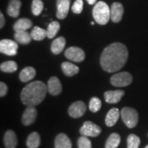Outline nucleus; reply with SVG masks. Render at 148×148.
Returning a JSON list of instances; mask_svg holds the SVG:
<instances>
[{"mask_svg":"<svg viewBox=\"0 0 148 148\" xmlns=\"http://www.w3.org/2000/svg\"><path fill=\"white\" fill-rule=\"evenodd\" d=\"M128 58L126 46L121 42H114L103 49L100 57L102 69L109 73L118 71L125 65Z\"/></svg>","mask_w":148,"mask_h":148,"instance_id":"f257e3e1","label":"nucleus"},{"mask_svg":"<svg viewBox=\"0 0 148 148\" xmlns=\"http://www.w3.org/2000/svg\"><path fill=\"white\" fill-rule=\"evenodd\" d=\"M47 87L44 82L34 81L27 84L21 92L22 103L27 106H36L45 99Z\"/></svg>","mask_w":148,"mask_h":148,"instance_id":"f03ea898","label":"nucleus"},{"mask_svg":"<svg viewBox=\"0 0 148 148\" xmlns=\"http://www.w3.org/2000/svg\"><path fill=\"white\" fill-rule=\"evenodd\" d=\"M94 19L99 25H106L110 18V10L103 1H98L92 9Z\"/></svg>","mask_w":148,"mask_h":148,"instance_id":"7ed1b4c3","label":"nucleus"},{"mask_svg":"<svg viewBox=\"0 0 148 148\" xmlns=\"http://www.w3.org/2000/svg\"><path fill=\"white\" fill-rule=\"evenodd\" d=\"M121 116L125 125L129 128H132L136 126L138 121V114L136 110L130 107L122 108Z\"/></svg>","mask_w":148,"mask_h":148,"instance_id":"20e7f679","label":"nucleus"},{"mask_svg":"<svg viewBox=\"0 0 148 148\" xmlns=\"http://www.w3.org/2000/svg\"><path fill=\"white\" fill-rule=\"evenodd\" d=\"M132 82V76L128 72L123 71L112 75L110 78V82L116 87H123L130 84Z\"/></svg>","mask_w":148,"mask_h":148,"instance_id":"39448f33","label":"nucleus"},{"mask_svg":"<svg viewBox=\"0 0 148 148\" xmlns=\"http://www.w3.org/2000/svg\"><path fill=\"white\" fill-rule=\"evenodd\" d=\"M101 132V127L91 121H85L79 130V132L82 136L96 137Z\"/></svg>","mask_w":148,"mask_h":148,"instance_id":"423d86ee","label":"nucleus"},{"mask_svg":"<svg viewBox=\"0 0 148 148\" xmlns=\"http://www.w3.org/2000/svg\"><path fill=\"white\" fill-rule=\"evenodd\" d=\"M18 44L10 39H3L0 41V51L7 56H15L17 53Z\"/></svg>","mask_w":148,"mask_h":148,"instance_id":"0eeeda50","label":"nucleus"},{"mask_svg":"<svg viewBox=\"0 0 148 148\" xmlns=\"http://www.w3.org/2000/svg\"><path fill=\"white\" fill-rule=\"evenodd\" d=\"M64 56L69 60L73 62H82L85 58V53L81 48L77 47H71L64 51Z\"/></svg>","mask_w":148,"mask_h":148,"instance_id":"6e6552de","label":"nucleus"},{"mask_svg":"<svg viewBox=\"0 0 148 148\" xmlns=\"http://www.w3.org/2000/svg\"><path fill=\"white\" fill-rule=\"evenodd\" d=\"M86 106L82 101H77L72 103L69 108V114L73 118L81 117L85 113Z\"/></svg>","mask_w":148,"mask_h":148,"instance_id":"1a4fd4ad","label":"nucleus"},{"mask_svg":"<svg viewBox=\"0 0 148 148\" xmlns=\"http://www.w3.org/2000/svg\"><path fill=\"white\" fill-rule=\"evenodd\" d=\"M37 110L34 106H27L22 115V123L24 125H29L36 121Z\"/></svg>","mask_w":148,"mask_h":148,"instance_id":"9d476101","label":"nucleus"},{"mask_svg":"<svg viewBox=\"0 0 148 148\" xmlns=\"http://www.w3.org/2000/svg\"><path fill=\"white\" fill-rule=\"evenodd\" d=\"M124 9L123 5L119 2H114L111 5L110 18L114 23H119L123 16Z\"/></svg>","mask_w":148,"mask_h":148,"instance_id":"9b49d317","label":"nucleus"},{"mask_svg":"<svg viewBox=\"0 0 148 148\" xmlns=\"http://www.w3.org/2000/svg\"><path fill=\"white\" fill-rule=\"evenodd\" d=\"M71 0H57L56 16L60 19H64L67 16Z\"/></svg>","mask_w":148,"mask_h":148,"instance_id":"f8f14e48","label":"nucleus"},{"mask_svg":"<svg viewBox=\"0 0 148 148\" xmlns=\"http://www.w3.org/2000/svg\"><path fill=\"white\" fill-rule=\"evenodd\" d=\"M47 90L51 95H58L62 91V84L57 77L53 76L47 82Z\"/></svg>","mask_w":148,"mask_h":148,"instance_id":"ddd939ff","label":"nucleus"},{"mask_svg":"<svg viewBox=\"0 0 148 148\" xmlns=\"http://www.w3.org/2000/svg\"><path fill=\"white\" fill-rule=\"evenodd\" d=\"M124 94V91L122 90H108V91L104 92L105 100L107 103H118L121 100Z\"/></svg>","mask_w":148,"mask_h":148,"instance_id":"4468645a","label":"nucleus"},{"mask_svg":"<svg viewBox=\"0 0 148 148\" xmlns=\"http://www.w3.org/2000/svg\"><path fill=\"white\" fill-rule=\"evenodd\" d=\"M55 148H71L72 144L69 138L64 133L56 136L54 141Z\"/></svg>","mask_w":148,"mask_h":148,"instance_id":"2eb2a0df","label":"nucleus"},{"mask_svg":"<svg viewBox=\"0 0 148 148\" xmlns=\"http://www.w3.org/2000/svg\"><path fill=\"white\" fill-rule=\"evenodd\" d=\"M5 147L6 148H15L17 145V137L15 132L12 130H8L5 133L3 138Z\"/></svg>","mask_w":148,"mask_h":148,"instance_id":"dca6fc26","label":"nucleus"},{"mask_svg":"<svg viewBox=\"0 0 148 148\" xmlns=\"http://www.w3.org/2000/svg\"><path fill=\"white\" fill-rule=\"evenodd\" d=\"M21 2L20 0H10L7 8V13L12 17H17L20 14Z\"/></svg>","mask_w":148,"mask_h":148,"instance_id":"f3484780","label":"nucleus"},{"mask_svg":"<svg viewBox=\"0 0 148 148\" xmlns=\"http://www.w3.org/2000/svg\"><path fill=\"white\" fill-rule=\"evenodd\" d=\"M119 117V110L116 108H113L108 111L105 119L106 125L108 127H112L115 124Z\"/></svg>","mask_w":148,"mask_h":148,"instance_id":"a211bd4d","label":"nucleus"},{"mask_svg":"<svg viewBox=\"0 0 148 148\" xmlns=\"http://www.w3.org/2000/svg\"><path fill=\"white\" fill-rule=\"evenodd\" d=\"M32 22L27 18H19L15 22L13 25V29L15 32H22L26 31L32 27Z\"/></svg>","mask_w":148,"mask_h":148,"instance_id":"6ab92c4d","label":"nucleus"},{"mask_svg":"<svg viewBox=\"0 0 148 148\" xmlns=\"http://www.w3.org/2000/svg\"><path fill=\"white\" fill-rule=\"evenodd\" d=\"M36 75V70L32 66H27L21 70L19 74V79L21 82H27L32 80Z\"/></svg>","mask_w":148,"mask_h":148,"instance_id":"aec40b11","label":"nucleus"},{"mask_svg":"<svg viewBox=\"0 0 148 148\" xmlns=\"http://www.w3.org/2000/svg\"><path fill=\"white\" fill-rule=\"evenodd\" d=\"M66 44L65 38L62 36H60L58 38L53 40L51 45V52L54 54H59L63 50Z\"/></svg>","mask_w":148,"mask_h":148,"instance_id":"412c9836","label":"nucleus"},{"mask_svg":"<svg viewBox=\"0 0 148 148\" xmlns=\"http://www.w3.org/2000/svg\"><path fill=\"white\" fill-rule=\"evenodd\" d=\"M61 67H62L63 73L65 74L66 76L71 77L79 72L78 66L69 62H64L63 63H62Z\"/></svg>","mask_w":148,"mask_h":148,"instance_id":"4be33fe9","label":"nucleus"},{"mask_svg":"<svg viewBox=\"0 0 148 148\" xmlns=\"http://www.w3.org/2000/svg\"><path fill=\"white\" fill-rule=\"evenodd\" d=\"M14 38L18 43L22 45H27L31 42L32 39L31 34L27 31H22V32H15L14 35Z\"/></svg>","mask_w":148,"mask_h":148,"instance_id":"5701e85b","label":"nucleus"},{"mask_svg":"<svg viewBox=\"0 0 148 148\" xmlns=\"http://www.w3.org/2000/svg\"><path fill=\"white\" fill-rule=\"evenodd\" d=\"M40 136L36 132L31 133L27 138L26 145L28 148H37L40 145Z\"/></svg>","mask_w":148,"mask_h":148,"instance_id":"b1692460","label":"nucleus"},{"mask_svg":"<svg viewBox=\"0 0 148 148\" xmlns=\"http://www.w3.org/2000/svg\"><path fill=\"white\" fill-rule=\"evenodd\" d=\"M121 142V138L117 133L111 134L106 140L105 148H117Z\"/></svg>","mask_w":148,"mask_h":148,"instance_id":"393cba45","label":"nucleus"},{"mask_svg":"<svg viewBox=\"0 0 148 148\" xmlns=\"http://www.w3.org/2000/svg\"><path fill=\"white\" fill-rule=\"evenodd\" d=\"M30 34L32 39L35 40H42L47 36V30L38 26H35L31 31Z\"/></svg>","mask_w":148,"mask_h":148,"instance_id":"a878e982","label":"nucleus"},{"mask_svg":"<svg viewBox=\"0 0 148 148\" xmlns=\"http://www.w3.org/2000/svg\"><path fill=\"white\" fill-rule=\"evenodd\" d=\"M0 69L5 73H12V72L16 71L17 69V64L14 61H6L1 64Z\"/></svg>","mask_w":148,"mask_h":148,"instance_id":"bb28decb","label":"nucleus"},{"mask_svg":"<svg viewBox=\"0 0 148 148\" xmlns=\"http://www.w3.org/2000/svg\"><path fill=\"white\" fill-rule=\"evenodd\" d=\"M60 29V24L57 21H52L49 24L47 29V37L49 38H53Z\"/></svg>","mask_w":148,"mask_h":148,"instance_id":"cd10ccee","label":"nucleus"},{"mask_svg":"<svg viewBox=\"0 0 148 148\" xmlns=\"http://www.w3.org/2000/svg\"><path fill=\"white\" fill-rule=\"evenodd\" d=\"M140 143V140L138 136L135 134H130L127 137V148H138Z\"/></svg>","mask_w":148,"mask_h":148,"instance_id":"c85d7f7f","label":"nucleus"},{"mask_svg":"<svg viewBox=\"0 0 148 148\" xmlns=\"http://www.w3.org/2000/svg\"><path fill=\"white\" fill-rule=\"evenodd\" d=\"M43 9V3L41 0H33L32 3V12L34 15L38 16Z\"/></svg>","mask_w":148,"mask_h":148,"instance_id":"c756f323","label":"nucleus"},{"mask_svg":"<svg viewBox=\"0 0 148 148\" xmlns=\"http://www.w3.org/2000/svg\"><path fill=\"white\" fill-rule=\"evenodd\" d=\"M101 107V101L97 97H93L90 99L89 102V109L92 112H96L100 110Z\"/></svg>","mask_w":148,"mask_h":148,"instance_id":"7c9ffc66","label":"nucleus"},{"mask_svg":"<svg viewBox=\"0 0 148 148\" xmlns=\"http://www.w3.org/2000/svg\"><path fill=\"white\" fill-rule=\"evenodd\" d=\"M77 145H78V148H92L90 140L84 136H81L78 138Z\"/></svg>","mask_w":148,"mask_h":148,"instance_id":"2f4dec72","label":"nucleus"},{"mask_svg":"<svg viewBox=\"0 0 148 148\" xmlns=\"http://www.w3.org/2000/svg\"><path fill=\"white\" fill-rule=\"evenodd\" d=\"M83 1L82 0H76L72 5L71 10L73 13L80 14L83 10Z\"/></svg>","mask_w":148,"mask_h":148,"instance_id":"473e14b6","label":"nucleus"},{"mask_svg":"<svg viewBox=\"0 0 148 148\" xmlns=\"http://www.w3.org/2000/svg\"><path fill=\"white\" fill-rule=\"evenodd\" d=\"M7 92H8V86L4 82H1L0 83V96L3 97L6 95Z\"/></svg>","mask_w":148,"mask_h":148,"instance_id":"72a5a7b5","label":"nucleus"},{"mask_svg":"<svg viewBox=\"0 0 148 148\" xmlns=\"http://www.w3.org/2000/svg\"><path fill=\"white\" fill-rule=\"evenodd\" d=\"M0 19H1V22H0V27L2 28L5 25V18L3 14L1 13V12L0 13Z\"/></svg>","mask_w":148,"mask_h":148,"instance_id":"f704fd0d","label":"nucleus"},{"mask_svg":"<svg viewBox=\"0 0 148 148\" xmlns=\"http://www.w3.org/2000/svg\"><path fill=\"white\" fill-rule=\"evenodd\" d=\"M86 1H87L88 4L93 5V4H95V3H96L97 0H86Z\"/></svg>","mask_w":148,"mask_h":148,"instance_id":"c9c22d12","label":"nucleus"},{"mask_svg":"<svg viewBox=\"0 0 148 148\" xmlns=\"http://www.w3.org/2000/svg\"><path fill=\"white\" fill-rule=\"evenodd\" d=\"M91 25H94V22H91Z\"/></svg>","mask_w":148,"mask_h":148,"instance_id":"e433bc0d","label":"nucleus"},{"mask_svg":"<svg viewBox=\"0 0 148 148\" xmlns=\"http://www.w3.org/2000/svg\"><path fill=\"white\" fill-rule=\"evenodd\" d=\"M145 148H148V145H147V146H146V147H145Z\"/></svg>","mask_w":148,"mask_h":148,"instance_id":"4c0bfd02","label":"nucleus"}]
</instances>
